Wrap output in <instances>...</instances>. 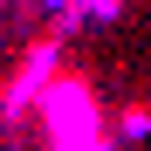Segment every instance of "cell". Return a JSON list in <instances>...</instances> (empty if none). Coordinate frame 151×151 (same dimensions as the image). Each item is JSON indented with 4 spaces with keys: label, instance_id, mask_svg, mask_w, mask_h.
I'll return each instance as SVG.
<instances>
[{
    "label": "cell",
    "instance_id": "1",
    "mask_svg": "<svg viewBox=\"0 0 151 151\" xmlns=\"http://www.w3.org/2000/svg\"><path fill=\"white\" fill-rule=\"evenodd\" d=\"M35 103H41V124H48V151H117V137L103 131V103H96L89 76L55 69Z\"/></svg>",
    "mask_w": 151,
    "mask_h": 151
},
{
    "label": "cell",
    "instance_id": "2",
    "mask_svg": "<svg viewBox=\"0 0 151 151\" xmlns=\"http://www.w3.org/2000/svg\"><path fill=\"white\" fill-rule=\"evenodd\" d=\"M55 55H62V41H55V35H41V41L28 48V62H21V69H14V83L0 89V124H14V117L41 96V83L55 76Z\"/></svg>",
    "mask_w": 151,
    "mask_h": 151
},
{
    "label": "cell",
    "instance_id": "3",
    "mask_svg": "<svg viewBox=\"0 0 151 151\" xmlns=\"http://www.w3.org/2000/svg\"><path fill=\"white\" fill-rule=\"evenodd\" d=\"M144 131H151V103H124V110H117V137H124V144H137Z\"/></svg>",
    "mask_w": 151,
    "mask_h": 151
},
{
    "label": "cell",
    "instance_id": "4",
    "mask_svg": "<svg viewBox=\"0 0 151 151\" xmlns=\"http://www.w3.org/2000/svg\"><path fill=\"white\" fill-rule=\"evenodd\" d=\"M48 7H62V0H48Z\"/></svg>",
    "mask_w": 151,
    "mask_h": 151
}]
</instances>
